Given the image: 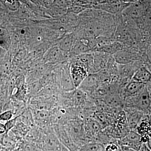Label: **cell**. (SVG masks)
<instances>
[{
    "mask_svg": "<svg viewBox=\"0 0 151 151\" xmlns=\"http://www.w3.org/2000/svg\"><path fill=\"white\" fill-rule=\"evenodd\" d=\"M6 50L0 46V63L3 62V60L4 59L6 53Z\"/></svg>",
    "mask_w": 151,
    "mask_h": 151,
    "instance_id": "cell-24",
    "label": "cell"
},
{
    "mask_svg": "<svg viewBox=\"0 0 151 151\" xmlns=\"http://www.w3.org/2000/svg\"><path fill=\"white\" fill-rule=\"evenodd\" d=\"M149 6L145 5L138 1L131 3L122 14L124 16L133 21L138 20L142 18L146 9Z\"/></svg>",
    "mask_w": 151,
    "mask_h": 151,
    "instance_id": "cell-7",
    "label": "cell"
},
{
    "mask_svg": "<svg viewBox=\"0 0 151 151\" xmlns=\"http://www.w3.org/2000/svg\"><path fill=\"white\" fill-rule=\"evenodd\" d=\"M70 72L73 84L76 89L89 74V70L86 65L72 58L70 59Z\"/></svg>",
    "mask_w": 151,
    "mask_h": 151,
    "instance_id": "cell-4",
    "label": "cell"
},
{
    "mask_svg": "<svg viewBox=\"0 0 151 151\" xmlns=\"http://www.w3.org/2000/svg\"><path fill=\"white\" fill-rule=\"evenodd\" d=\"M146 85L145 84L131 79L124 86L121 92V96L124 101L127 97L137 94Z\"/></svg>",
    "mask_w": 151,
    "mask_h": 151,
    "instance_id": "cell-12",
    "label": "cell"
},
{
    "mask_svg": "<svg viewBox=\"0 0 151 151\" xmlns=\"http://www.w3.org/2000/svg\"><path fill=\"white\" fill-rule=\"evenodd\" d=\"M124 111L126 114L127 123L130 129H135L142 119V112L143 111L131 107H124Z\"/></svg>",
    "mask_w": 151,
    "mask_h": 151,
    "instance_id": "cell-10",
    "label": "cell"
},
{
    "mask_svg": "<svg viewBox=\"0 0 151 151\" xmlns=\"http://www.w3.org/2000/svg\"><path fill=\"white\" fill-rule=\"evenodd\" d=\"M2 1L9 10L15 12L19 8L20 3L18 0H2Z\"/></svg>",
    "mask_w": 151,
    "mask_h": 151,
    "instance_id": "cell-20",
    "label": "cell"
},
{
    "mask_svg": "<svg viewBox=\"0 0 151 151\" xmlns=\"http://www.w3.org/2000/svg\"><path fill=\"white\" fill-rule=\"evenodd\" d=\"M132 79L144 84L151 83V72L145 66H142L136 70Z\"/></svg>",
    "mask_w": 151,
    "mask_h": 151,
    "instance_id": "cell-15",
    "label": "cell"
},
{
    "mask_svg": "<svg viewBox=\"0 0 151 151\" xmlns=\"http://www.w3.org/2000/svg\"><path fill=\"white\" fill-rule=\"evenodd\" d=\"M87 8L84 6L74 3L72 6L68 9V12L77 15L81 14Z\"/></svg>",
    "mask_w": 151,
    "mask_h": 151,
    "instance_id": "cell-21",
    "label": "cell"
},
{
    "mask_svg": "<svg viewBox=\"0 0 151 151\" xmlns=\"http://www.w3.org/2000/svg\"><path fill=\"white\" fill-rule=\"evenodd\" d=\"M18 120L22 122L25 125L30 127L31 129L36 126L35 124L34 119L32 112L28 106L27 108L19 115Z\"/></svg>",
    "mask_w": 151,
    "mask_h": 151,
    "instance_id": "cell-16",
    "label": "cell"
},
{
    "mask_svg": "<svg viewBox=\"0 0 151 151\" xmlns=\"http://www.w3.org/2000/svg\"><path fill=\"white\" fill-rule=\"evenodd\" d=\"M131 3L114 1L96 6L94 8L99 9L113 15L122 14Z\"/></svg>",
    "mask_w": 151,
    "mask_h": 151,
    "instance_id": "cell-9",
    "label": "cell"
},
{
    "mask_svg": "<svg viewBox=\"0 0 151 151\" xmlns=\"http://www.w3.org/2000/svg\"><path fill=\"white\" fill-rule=\"evenodd\" d=\"M6 128L5 125L0 123V135H3L6 133Z\"/></svg>",
    "mask_w": 151,
    "mask_h": 151,
    "instance_id": "cell-25",
    "label": "cell"
},
{
    "mask_svg": "<svg viewBox=\"0 0 151 151\" xmlns=\"http://www.w3.org/2000/svg\"><path fill=\"white\" fill-rule=\"evenodd\" d=\"M57 84L62 92H70L76 89L70 72V62L63 63L55 70Z\"/></svg>",
    "mask_w": 151,
    "mask_h": 151,
    "instance_id": "cell-3",
    "label": "cell"
},
{
    "mask_svg": "<svg viewBox=\"0 0 151 151\" xmlns=\"http://www.w3.org/2000/svg\"><path fill=\"white\" fill-rule=\"evenodd\" d=\"M1 113V111H0V113Z\"/></svg>",
    "mask_w": 151,
    "mask_h": 151,
    "instance_id": "cell-29",
    "label": "cell"
},
{
    "mask_svg": "<svg viewBox=\"0 0 151 151\" xmlns=\"http://www.w3.org/2000/svg\"><path fill=\"white\" fill-rule=\"evenodd\" d=\"M30 109L32 112L35 124L37 127L42 129L52 127L51 111L34 110L31 108Z\"/></svg>",
    "mask_w": 151,
    "mask_h": 151,
    "instance_id": "cell-8",
    "label": "cell"
},
{
    "mask_svg": "<svg viewBox=\"0 0 151 151\" xmlns=\"http://www.w3.org/2000/svg\"><path fill=\"white\" fill-rule=\"evenodd\" d=\"M148 89V91L149 92V93H150V96L151 100V86L150 88H148L147 87Z\"/></svg>",
    "mask_w": 151,
    "mask_h": 151,
    "instance_id": "cell-26",
    "label": "cell"
},
{
    "mask_svg": "<svg viewBox=\"0 0 151 151\" xmlns=\"http://www.w3.org/2000/svg\"><path fill=\"white\" fill-rule=\"evenodd\" d=\"M2 149V147L1 145L0 144V151H1Z\"/></svg>",
    "mask_w": 151,
    "mask_h": 151,
    "instance_id": "cell-28",
    "label": "cell"
},
{
    "mask_svg": "<svg viewBox=\"0 0 151 151\" xmlns=\"http://www.w3.org/2000/svg\"><path fill=\"white\" fill-rule=\"evenodd\" d=\"M42 132L40 147L45 151H60L61 144L55 134L52 126Z\"/></svg>",
    "mask_w": 151,
    "mask_h": 151,
    "instance_id": "cell-5",
    "label": "cell"
},
{
    "mask_svg": "<svg viewBox=\"0 0 151 151\" xmlns=\"http://www.w3.org/2000/svg\"><path fill=\"white\" fill-rule=\"evenodd\" d=\"M104 146L97 142H91L81 146L78 151H103Z\"/></svg>",
    "mask_w": 151,
    "mask_h": 151,
    "instance_id": "cell-18",
    "label": "cell"
},
{
    "mask_svg": "<svg viewBox=\"0 0 151 151\" xmlns=\"http://www.w3.org/2000/svg\"><path fill=\"white\" fill-rule=\"evenodd\" d=\"M116 63L119 65H127L134 60V53L129 48H125L113 55Z\"/></svg>",
    "mask_w": 151,
    "mask_h": 151,
    "instance_id": "cell-13",
    "label": "cell"
},
{
    "mask_svg": "<svg viewBox=\"0 0 151 151\" xmlns=\"http://www.w3.org/2000/svg\"><path fill=\"white\" fill-rule=\"evenodd\" d=\"M19 115L16 116L14 119H11L9 121H7L6 122L5 124L6 126V134H7L15 126L17 122L18 118Z\"/></svg>",
    "mask_w": 151,
    "mask_h": 151,
    "instance_id": "cell-23",
    "label": "cell"
},
{
    "mask_svg": "<svg viewBox=\"0 0 151 151\" xmlns=\"http://www.w3.org/2000/svg\"><path fill=\"white\" fill-rule=\"evenodd\" d=\"M69 59H70V53L63 51L58 46H57L52 48L49 52L47 61L52 64L63 63L67 62Z\"/></svg>",
    "mask_w": 151,
    "mask_h": 151,
    "instance_id": "cell-11",
    "label": "cell"
},
{
    "mask_svg": "<svg viewBox=\"0 0 151 151\" xmlns=\"http://www.w3.org/2000/svg\"><path fill=\"white\" fill-rule=\"evenodd\" d=\"M76 39V34L73 32L68 33L60 39L58 46L63 51L70 53Z\"/></svg>",
    "mask_w": 151,
    "mask_h": 151,
    "instance_id": "cell-14",
    "label": "cell"
},
{
    "mask_svg": "<svg viewBox=\"0 0 151 151\" xmlns=\"http://www.w3.org/2000/svg\"><path fill=\"white\" fill-rule=\"evenodd\" d=\"M14 116V113L12 110L3 111L0 113V121L7 122L12 119Z\"/></svg>",
    "mask_w": 151,
    "mask_h": 151,
    "instance_id": "cell-22",
    "label": "cell"
},
{
    "mask_svg": "<svg viewBox=\"0 0 151 151\" xmlns=\"http://www.w3.org/2000/svg\"><path fill=\"white\" fill-rule=\"evenodd\" d=\"M120 146L127 147L135 150L139 151L143 144L142 136L137 132L131 130L124 137L118 140Z\"/></svg>",
    "mask_w": 151,
    "mask_h": 151,
    "instance_id": "cell-6",
    "label": "cell"
},
{
    "mask_svg": "<svg viewBox=\"0 0 151 151\" xmlns=\"http://www.w3.org/2000/svg\"><path fill=\"white\" fill-rule=\"evenodd\" d=\"M11 44L10 36L8 29L0 26V46L7 50Z\"/></svg>",
    "mask_w": 151,
    "mask_h": 151,
    "instance_id": "cell-17",
    "label": "cell"
},
{
    "mask_svg": "<svg viewBox=\"0 0 151 151\" xmlns=\"http://www.w3.org/2000/svg\"><path fill=\"white\" fill-rule=\"evenodd\" d=\"M2 22H3L2 17L1 16V15H0V26H1V24L2 23Z\"/></svg>",
    "mask_w": 151,
    "mask_h": 151,
    "instance_id": "cell-27",
    "label": "cell"
},
{
    "mask_svg": "<svg viewBox=\"0 0 151 151\" xmlns=\"http://www.w3.org/2000/svg\"><path fill=\"white\" fill-rule=\"evenodd\" d=\"M151 107L150 96L146 85L137 94L127 97L124 100V107L135 108L143 112H147Z\"/></svg>",
    "mask_w": 151,
    "mask_h": 151,
    "instance_id": "cell-2",
    "label": "cell"
},
{
    "mask_svg": "<svg viewBox=\"0 0 151 151\" xmlns=\"http://www.w3.org/2000/svg\"><path fill=\"white\" fill-rule=\"evenodd\" d=\"M151 125L149 122L147 121H143L141 122L140 124H138L137 127V133L142 136V135H145V134L148 133L151 130Z\"/></svg>",
    "mask_w": 151,
    "mask_h": 151,
    "instance_id": "cell-19",
    "label": "cell"
},
{
    "mask_svg": "<svg viewBox=\"0 0 151 151\" xmlns=\"http://www.w3.org/2000/svg\"><path fill=\"white\" fill-rule=\"evenodd\" d=\"M63 126L71 140L78 147L89 142L85 134L84 120L80 119H71Z\"/></svg>",
    "mask_w": 151,
    "mask_h": 151,
    "instance_id": "cell-1",
    "label": "cell"
}]
</instances>
